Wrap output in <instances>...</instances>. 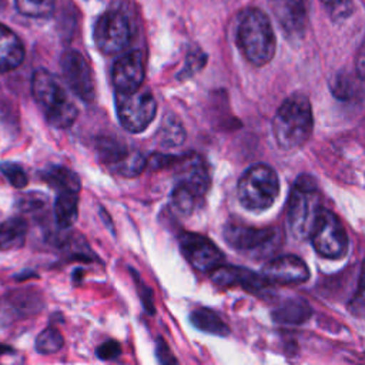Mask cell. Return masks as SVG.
Masks as SVG:
<instances>
[{
    "label": "cell",
    "instance_id": "1",
    "mask_svg": "<svg viewBox=\"0 0 365 365\" xmlns=\"http://www.w3.org/2000/svg\"><path fill=\"white\" fill-rule=\"evenodd\" d=\"M314 127L312 108L307 96L294 93L287 97L272 120L274 138L279 148L295 150L311 137Z\"/></svg>",
    "mask_w": 365,
    "mask_h": 365
},
{
    "label": "cell",
    "instance_id": "2",
    "mask_svg": "<svg viewBox=\"0 0 365 365\" xmlns=\"http://www.w3.org/2000/svg\"><path fill=\"white\" fill-rule=\"evenodd\" d=\"M31 94L41 107L47 123L54 128H68L76 121L77 107L68 98L57 77L46 68H38L33 73Z\"/></svg>",
    "mask_w": 365,
    "mask_h": 365
},
{
    "label": "cell",
    "instance_id": "3",
    "mask_svg": "<svg viewBox=\"0 0 365 365\" xmlns=\"http://www.w3.org/2000/svg\"><path fill=\"white\" fill-rule=\"evenodd\" d=\"M237 41L244 57L254 66H264L275 54V36L269 19L258 9H248L242 13Z\"/></svg>",
    "mask_w": 365,
    "mask_h": 365
},
{
    "label": "cell",
    "instance_id": "4",
    "mask_svg": "<svg viewBox=\"0 0 365 365\" xmlns=\"http://www.w3.org/2000/svg\"><path fill=\"white\" fill-rule=\"evenodd\" d=\"M237 194L245 210L258 212L269 208L279 194L277 171L262 163L251 165L238 180Z\"/></svg>",
    "mask_w": 365,
    "mask_h": 365
},
{
    "label": "cell",
    "instance_id": "5",
    "mask_svg": "<svg viewBox=\"0 0 365 365\" xmlns=\"http://www.w3.org/2000/svg\"><path fill=\"white\" fill-rule=\"evenodd\" d=\"M318 185L314 177L301 174L291 190L288 198L287 221L295 238H305L311 234L315 218L319 212Z\"/></svg>",
    "mask_w": 365,
    "mask_h": 365
},
{
    "label": "cell",
    "instance_id": "6",
    "mask_svg": "<svg viewBox=\"0 0 365 365\" xmlns=\"http://www.w3.org/2000/svg\"><path fill=\"white\" fill-rule=\"evenodd\" d=\"M309 237L312 247L324 258L339 259L346 254V231L338 217L329 210H319Z\"/></svg>",
    "mask_w": 365,
    "mask_h": 365
},
{
    "label": "cell",
    "instance_id": "7",
    "mask_svg": "<svg viewBox=\"0 0 365 365\" xmlns=\"http://www.w3.org/2000/svg\"><path fill=\"white\" fill-rule=\"evenodd\" d=\"M117 114L121 125L130 133H143L157 114V101L150 91L115 93Z\"/></svg>",
    "mask_w": 365,
    "mask_h": 365
},
{
    "label": "cell",
    "instance_id": "8",
    "mask_svg": "<svg viewBox=\"0 0 365 365\" xmlns=\"http://www.w3.org/2000/svg\"><path fill=\"white\" fill-rule=\"evenodd\" d=\"M96 47L107 56L117 54L123 51L131 38V27L127 17L115 10L103 13L93 31Z\"/></svg>",
    "mask_w": 365,
    "mask_h": 365
},
{
    "label": "cell",
    "instance_id": "9",
    "mask_svg": "<svg viewBox=\"0 0 365 365\" xmlns=\"http://www.w3.org/2000/svg\"><path fill=\"white\" fill-rule=\"evenodd\" d=\"M60 68L66 84L84 103H91L96 98V83L91 67L81 53L68 50L61 56Z\"/></svg>",
    "mask_w": 365,
    "mask_h": 365
},
{
    "label": "cell",
    "instance_id": "10",
    "mask_svg": "<svg viewBox=\"0 0 365 365\" xmlns=\"http://www.w3.org/2000/svg\"><path fill=\"white\" fill-rule=\"evenodd\" d=\"M184 258L200 272H211L224 264V254L207 237L184 232L178 238Z\"/></svg>",
    "mask_w": 365,
    "mask_h": 365
},
{
    "label": "cell",
    "instance_id": "11",
    "mask_svg": "<svg viewBox=\"0 0 365 365\" xmlns=\"http://www.w3.org/2000/svg\"><path fill=\"white\" fill-rule=\"evenodd\" d=\"M261 275L268 284L278 285H297L305 282L309 278V269L304 259L297 255H281L268 261Z\"/></svg>",
    "mask_w": 365,
    "mask_h": 365
},
{
    "label": "cell",
    "instance_id": "12",
    "mask_svg": "<svg viewBox=\"0 0 365 365\" xmlns=\"http://www.w3.org/2000/svg\"><path fill=\"white\" fill-rule=\"evenodd\" d=\"M144 61L140 50L121 56L113 66L111 81L115 93H134L144 81Z\"/></svg>",
    "mask_w": 365,
    "mask_h": 365
},
{
    "label": "cell",
    "instance_id": "13",
    "mask_svg": "<svg viewBox=\"0 0 365 365\" xmlns=\"http://www.w3.org/2000/svg\"><path fill=\"white\" fill-rule=\"evenodd\" d=\"M271 10L289 38H299L307 27V0H271Z\"/></svg>",
    "mask_w": 365,
    "mask_h": 365
},
{
    "label": "cell",
    "instance_id": "14",
    "mask_svg": "<svg viewBox=\"0 0 365 365\" xmlns=\"http://www.w3.org/2000/svg\"><path fill=\"white\" fill-rule=\"evenodd\" d=\"M225 242L240 251H251L264 247L272 241L275 231L272 228H255L241 224H228L222 231Z\"/></svg>",
    "mask_w": 365,
    "mask_h": 365
},
{
    "label": "cell",
    "instance_id": "15",
    "mask_svg": "<svg viewBox=\"0 0 365 365\" xmlns=\"http://www.w3.org/2000/svg\"><path fill=\"white\" fill-rule=\"evenodd\" d=\"M210 274H211L212 282L220 287L240 285L250 292H258L267 285H269L261 274H257L242 267H232V265L222 264L214 271H211Z\"/></svg>",
    "mask_w": 365,
    "mask_h": 365
},
{
    "label": "cell",
    "instance_id": "16",
    "mask_svg": "<svg viewBox=\"0 0 365 365\" xmlns=\"http://www.w3.org/2000/svg\"><path fill=\"white\" fill-rule=\"evenodd\" d=\"M24 60V46L19 36L0 23V73L17 68Z\"/></svg>",
    "mask_w": 365,
    "mask_h": 365
},
{
    "label": "cell",
    "instance_id": "17",
    "mask_svg": "<svg viewBox=\"0 0 365 365\" xmlns=\"http://www.w3.org/2000/svg\"><path fill=\"white\" fill-rule=\"evenodd\" d=\"M29 225L21 217H10L0 222V251L19 250L24 245Z\"/></svg>",
    "mask_w": 365,
    "mask_h": 365
},
{
    "label": "cell",
    "instance_id": "18",
    "mask_svg": "<svg viewBox=\"0 0 365 365\" xmlns=\"http://www.w3.org/2000/svg\"><path fill=\"white\" fill-rule=\"evenodd\" d=\"M182 182L185 185L190 187V190L197 195V197H202L208 188H210V174L208 170L204 164V161L197 157L190 154L187 158V167L184 171V177H182Z\"/></svg>",
    "mask_w": 365,
    "mask_h": 365
},
{
    "label": "cell",
    "instance_id": "19",
    "mask_svg": "<svg viewBox=\"0 0 365 365\" xmlns=\"http://www.w3.org/2000/svg\"><path fill=\"white\" fill-rule=\"evenodd\" d=\"M40 177L50 187L56 188L58 192L61 191H80L81 181L80 177L63 165H50L41 171Z\"/></svg>",
    "mask_w": 365,
    "mask_h": 365
},
{
    "label": "cell",
    "instance_id": "20",
    "mask_svg": "<svg viewBox=\"0 0 365 365\" xmlns=\"http://www.w3.org/2000/svg\"><path fill=\"white\" fill-rule=\"evenodd\" d=\"M54 218L60 228L74 225L78 215V192L61 191L54 201Z\"/></svg>",
    "mask_w": 365,
    "mask_h": 365
},
{
    "label": "cell",
    "instance_id": "21",
    "mask_svg": "<svg viewBox=\"0 0 365 365\" xmlns=\"http://www.w3.org/2000/svg\"><path fill=\"white\" fill-rule=\"evenodd\" d=\"M190 322L200 331L217 335L227 336L230 334L228 325L221 319V317L210 308H197L190 314Z\"/></svg>",
    "mask_w": 365,
    "mask_h": 365
},
{
    "label": "cell",
    "instance_id": "22",
    "mask_svg": "<svg viewBox=\"0 0 365 365\" xmlns=\"http://www.w3.org/2000/svg\"><path fill=\"white\" fill-rule=\"evenodd\" d=\"M311 315V307L302 298H292L282 302L272 314L274 319L281 324H302Z\"/></svg>",
    "mask_w": 365,
    "mask_h": 365
},
{
    "label": "cell",
    "instance_id": "23",
    "mask_svg": "<svg viewBox=\"0 0 365 365\" xmlns=\"http://www.w3.org/2000/svg\"><path fill=\"white\" fill-rule=\"evenodd\" d=\"M361 77L356 74L352 76L349 73H338L329 83L331 91L332 94L344 101H349V100H355L358 96L362 94V88H361Z\"/></svg>",
    "mask_w": 365,
    "mask_h": 365
},
{
    "label": "cell",
    "instance_id": "24",
    "mask_svg": "<svg viewBox=\"0 0 365 365\" xmlns=\"http://www.w3.org/2000/svg\"><path fill=\"white\" fill-rule=\"evenodd\" d=\"M185 140V130L180 120L175 117H167L161 123L157 131V141L161 147H178Z\"/></svg>",
    "mask_w": 365,
    "mask_h": 365
},
{
    "label": "cell",
    "instance_id": "25",
    "mask_svg": "<svg viewBox=\"0 0 365 365\" xmlns=\"http://www.w3.org/2000/svg\"><path fill=\"white\" fill-rule=\"evenodd\" d=\"M96 148H97V154H98L100 160L113 167H115L118 163H121L130 154L127 147L121 141H118L113 137L98 138L96 143Z\"/></svg>",
    "mask_w": 365,
    "mask_h": 365
},
{
    "label": "cell",
    "instance_id": "26",
    "mask_svg": "<svg viewBox=\"0 0 365 365\" xmlns=\"http://www.w3.org/2000/svg\"><path fill=\"white\" fill-rule=\"evenodd\" d=\"M195 198L197 195L190 190L188 185L181 181L173 188L170 194V207L175 214L181 217H188L194 211Z\"/></svg>",
    "mask_w": 365,
    "mask_h": 365
},
{
    "label": "cell",
    "instance_id": "27",
    "mask_svg": "<svg viewBox=\"0 0 365 365\" xmlns=\"http://www.w3.org/2000/svg\"><path fill=\"white\" fill-rule=\"evenodd\" d=\"M20 14L27 17H47L54 10V0H14Z\"/></svg>",
    "mask_w": 365,
    "mask_h": 365
},
{
    "label": "cell",
    "instance_id": "28",
    "mask_svg": "<svg viewBox=\"0 0 365 365\" xmlns=\"http://www.w3.org/2000/svg\"><path fill=\"white\" fill-rule=\"evenodd\" d=\"M64 339L63 335L60 334L58 329L48 327L44 331L40 332V335L36 339V351L43 354V355H50L63 348Z\"/></svg>",
    "mask_w": 365,
    "mask_h": 365
},
{
    "label": "cell",
    "instance_id": "29",
    "mask_svg": "<svg viewBox=\"0 0 365 365\" xmlns=\"http://www.w3.org/2000/svg\"><path fill=\"white\" fill-rule=\"evenodd\" d=\"M147 167V158L140 153H130L121 163L113 167L117 173L125 177H135Z\"/></svg>",
    "mask_w": 365,
    "mask_h": 365
},
{
    "label": "cell",
    "instance_id": "30",
    "mask_svg": "<svg viewBox=\"0 0 365 365\" xmlns=\"http://www.w3.org/2000/svg\"><path fill=\"white\" fill-rule=\"evenodd\" d=\"M0 173L7 178V181L16 188H24L29 182V177L24 170L11 161L0 163Z\"/></svg>",
    "mask_w": 365,
    "mask_h": 365
},
{
    "label": "cell",
    "instance_id": "31",
    "mask_svg": "<svg viewBox=\"0 0 365 365\" xmlns=\"http://www.w3.org/2000/svg\"><path fill=\"white\" fill-rule=\"evenodd\" d=\"M332 20L341 21L348 19L352 14L354 10V1L352 0H321Z\"/></svg>",
    "mask_w": 365,
    "mask_h": 365
},
{
    "label": "cell",
    "instance_id": "32",
    "mask_svg": "<svg viewBox=\"0 0 365 365\" xmlns=\"http://www.w3.org/2000/svg\"><path fill=\"white\" fill-rule=\"evenodd\" d=\"M352 312L356 315H365V259L362 262L359 282H358V291L351 302Z\"/></svg>",
    "mask_w": 365,
    "mask_h": 365
},
{
    "label": "cell",
    "instance_id": "33",
    "mask_svg": "<svg viewBox=\"0 0 365 365\" xmlns=\"http://www.w3.org/2000/svg\"><path fill=\"white\" fill-rule=\"evenodd\" d=\"M205 63V56L201 53V51H197V53H190L187 56V63L184 66V70L180 73V78H184V77H191L195 71H198Z\"/></svg>",
    "mask_w": 365,
    "mask_h": 365
},
{
    "label": "cell",
    "instance_id": "34",
    "mask_svg": "<svg viewBox=\"0 0 365 365\" xmlns=\"http://www.w3.org/2000/svg\"><path fill=\"white\" fill-rule=\"evenodd\" d=\"M184 155H174V154H153L150 160H147V165L151 170H161L178 163Z\"/></svg>",
    "mask_w": 365,
    "mask_h": 365
},
{
    "label": "cell",
    "instance_id": "35",
    "mask_svg": "<svg viewBox=\"0 0 365 365\" xmlns=\"http://www.w3.org/2000/svg\"><path fill=\"white\" fill-rule=\"evenodd\" d=\"M121 354V346L117 341L110 339L106 341L104 344H101L97 349H96V355L103 359V361H110V359H115L117 356H120Z\"/></svg>",
    "mask_w": 365,
    "mask_h": 365
},
{
    "label": "cell",
    "instance_id": "36",
    "mask_svg": "<svg viewBox=\"0 0 365 365\" xmlns=\"http://www.w3.org/2000/svg\"><path fill=\"white\" fill-rule=\"evenodd\" d=\"M133 275H134L135 282L138 284V285H137V288H138V292H140V297H141L143 307H144V309H145L148 314H151V315H153V314L155 312L154 302H153V292H151V289H150L144 282H141V281L138 279V277H137V274H135V272H134Z\"/></svg>",
    "mask_w": 365,
    "mask_h": 365
},
{
    "label": "cell",
    "instance_id": "37",
    "mask_svg": "<svg viewBox=\"0 0 365 365\" xmlns=\"http://www.w3.org/2000/svg\"><path fill=\"white\" fill-rule=\"evenodd\" d=\"M155 355H157L158 362H161V364H177V359L174 358V355L171 354L167 342L163 338H157Z\"/></svg>",
    "mask_w": 365,
    "mask_h": 365
},
{
    "label": "cell",
    "instance_id": "38",
    "mask_svg": "<svg viewBox=\"0 0 365 365\" xmlns=\"http://www.w3.org/2000/svg\"><path fill=\"white\" fill-rule=\"evenodd\" d=\"M355 71L364 80L365 78V41L359 47L355 57Z\"/></svg>",
    "mask_w": 365,
    "mask_h": 365
}]
</instances>
